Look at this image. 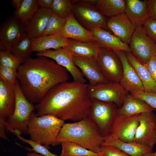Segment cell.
Segmentation results:
<instances>
[{
	"label": "cell",
	"mask_w": 156,
	"mask_h": 156,
	"mask_svg": "<svg viewBox=\"0 0 156 156\" xmlns=\"http://www.w3.org/2000/svg\"><path fill=\"white\" fill-rule=\"evenodd\" d=\"M88 87L86 83L74 81L57 84L35 106L37 116L51 114L73 122L88 117L92 104Z\"/></svg>",
	"instance_id": "cell-1"
},
{
	"label": "cell",
	"mask_w": 156,
	"mask_h": 156,
	"mask_svg": "<svg viewBox=\"0 0 156 156\" xmlns=\"http://www.w3.org/2000/svg\"><path fill=\"white\" fill-rule=\"evenodd\" d=\"M21 89L31 103H38L53 87L67 81L68 71L53 60L44 56L31 57L17 70Z\"/></svg>",
	"instance_id": "cell-2"
},
{
	"label": "cell",
	"mask_w": 156,
	"mask_h": 156,
	"mask_svg": "<svg viewBox=\"0 0 156 156\" xmlns=\"http://www.w3.org/2000/svg\"><path fill=\"white\" fill-rule=\"evenodd\" d=\"M104 137L93 121L88 116L80 120L64 123L57 140L58 144L64 142L76 143L96 153L102 152Z\"/></svg>",
	"instance_id": "cell-3"
},
{
	"label": "cell",
	"mask_w": 156,
	"mask_h": 156,
	"mask_svg": "<svg viewBox=\"0 0 156 156\" xmlns=\"http://www.w3.org/2000/svg\"><path fill=\"white\" fill-rule=\"evenodd\" d=\"M64 121L51 114L37 116L33 112L29 118L27 134L31 140L47 148L58 145L57 140Z\"/></svg>",
	"instance_id": "cell-4"
},
{
	"label": "cell",
	"mask_w": 156,
	"mask_h": 156,
	"mask_svg": "<svg viewBox=\"0 0 156 156\" xmlns=\"http://www.w3.org/2000/svg\"><path fill=\"white\" fill-rule=\"evenodd\" d=\"M16 103L12 115L5 122V130L16 135L27 133L29 118L35 109L33 104L27 99L22 91L18 82L14 85Z\"/></svg>",
	"instance_id": "cell-5"
},
{
	"label": "cell",
	"mask_w": 156,
	"mask_h": 156,
	"mask_svg": "<svg viewBox=\"0 0 156 156\" xmlns=\"http://www.w3.org/2000/svg\"><path fill=\"white\" fill-rule=\"evenodd\" d=\"M96 1L74 0L73 14L78 22L88 31H91L95 28L99 27L110 32L107 26L109 18L104 16L98 10L95 5Z\"/></svg>",
	"instance_id": "cell-6"
},
{
	"label": "cell",
	"mask_w": 156,
	"mask_h": 156,
	"mask_svg": "<svg viewBox=\"0 0 156 156\" xmlns=\"http://www.w3.org/2000/svg\"><path fill=\"white\" fill-rule=\"evenodd\" d=\"M91 99V106L88 115L102 135L110 134L114 120L118 115V107L115 104Z\"/></svg>",
	"instance_id": "cell-7"
},
{
	"label": "cell",
	"mask_w": 156,
	"mask_h": 156,
	"mask_svg": "<svg viewBox=\"0 0 156 156\" xmlns=\"http://www.w3.org/2000/svg\"><path fill=\"white\" fill-rule=\"evenodd\" d=\"M88 92L91 99L113 103L120 108L128 92L119 83L108 82L94 86L88 85Z\"/></svg>",
	"instance_id": "cell-8"
},
{
	"label": "cell",
	"mask_w": 156,
	"mask_h": 156,
	"mask_svg": "<svg viewBox=\"0 0 156 156\" xmlns=\"http://www.w3.org/2000/svg\"><path fill=\"white\" fill-rule=\"evenodd\" d=\"M96 61L108 82L120 83L123 73L121 60L114 51L101 47Z\"/></svg>",
	"instance_id": "cell-9"
},
{
	"label": "cell",
	"mask_w": 156,
	"mask_h": 156,
	"mask_svg": "<svg viewBox=\"0 0 156 156\" xmlns=\"http://www.w3.org/2000/svg\"><path fill=\"white\" fill-rule=\"evenodd\" d=\"M129 45L131 52L143 64L156 56V44L146 34L142 26L137 27Z\"/></svg>",
	"instance_id": "cell-10"
},
{
	"label": "cell",
	"mask_w": 156,
	"mask_h": 156,
	"mask_svg": "<svg viewBox=\"0 0 156 156\" xmlns=\"http://www.w3.org/2000/svg\"><path fill=\"white\" fill-rule=\"evenodd\" d=\"M15 103L14 86L0 77V137L6 140V121L12 115Z\"/></svg>",
	"instance_id": "cell-11"
},
{
	"label": "cell",
	"mask_w": 156,
	"mask_h": 156,
	"mask_svg": "<svg viewBox=\"0 0 156 156\" xmlns=\"http://www.w3.org/2000/svg\"><path fill=\"white\" fill-rule=\"evenodd\" d=\"M140 114L131 116L117 115L112 126L110 135L127 142H135Z\"/></svg>",
	"instance_id": "cell-12"
},
{
	"label": "cell",
	"mask_w": 156,
	"mask_h": 156,
	"mask_svg": "<svg viewBox=\"0 0 156 156\" xmlns=\"http://www.w3.org/2000/svg\"><path fill=\"white\" fill-rule=\"evenodd\" d=\"M25 26L14 16L9 18L0 28V50L11 51L15 44L26 34Z\"/></svg>",
	"instance_id": "cell-13"
},
{
	"label": "cell",
	"mask_w": 156,
	"mask_h": 156,
	"mask_svg": "<svg viewBox=\"0 0 156 156\" xmlns=\"http://www.w3.org/2000/svg\"><path fill=\"white\" fill-rule=\"evenodd\" d=\"M135 142L153 148L156 143V115L153 111L140 114Z\"/></svg>",
	"instance_id": "cell-14"
},
{
	"label": "cell",
	"mask_w": 156,
	"mask_h": 156,
	"mask_svg": "<svg viewBox=\"0 0 156 156\" xmlns=\"http://www.w3.org/2000/svg\"><path fill=\"white\" fill-rule=\"evenodd\" d=\"M36 55L37 56H44L53 60L66 69L71 75L73 81L86 83V79L74 63L73 55L65 47L47 50L37 53Z\"/></svg>",
	"instance_id": "cell-15"
},
{
	"label": "cell",
	"mask_w": 156,
	"mask_h": 156,
	"mask_svg": "<svg viewBox=\"0 0 156 156\" xmlns=\"http://www.w3.org/2000/svg\"><path fill=\"white\" fill-rule=\"evenodd\" d=\"M107 26L112 33L129 45L137 27L125 13L109 18Z\"/></svg>",
	"instance_id": "cell-16"
},
{
	"label": "cell",
	"mask_w": 156,
	"mask_h": 156,
	"mask_svg": "<svg viewBox=\"0 0 156 156\" xmlns=\"http://www.w3.org/2000/svg\"><path fill=\"white\" fill-rule=\"evenodd\" d=\"M120 59L123 73L120 84L128 92L144 91L143 84L135 70L129 62L126 52L119 50L115 52Z\"/></svg>",
	"instance_id": "cell-17"
},
{
	"label": "cell",
	"mask_w": 156,
	"mask_h": 156,
	"mask_svg": "<svg viewBox=\"0 0 156 156\" xmlns=\"http://www.w3.org/2000/svg\"><path fill=\"white\" fill-rule=\"evenodd\" d=\"M75 65L88 81L90 86L108 82L103 75L96 60L85 59L73 55Z\"/></svg>",
	"instance_id": "cell-18"
},
{
	"label": "cell",
	"mask_w": 156,
	"mask_h": 156,
	"mask_svg": "<svg viewBox=\"0 0 156 156\" xmlns=\"http://www.w3.org/2000/svg\"><path fill=\"white\" fill-rule=\"evenodd\" d=\"M58 34L64 37L79 42H96L92 32L81 25L73 14L67 18L65 25Z\"/></svg>",
	"instance_id": "cell-19"
},
{
	"label": "cell",
	"mask_w": 156,
	"mask_h": 156,
	"mask_svg": "<svg viewBox=\"0 0 156 156\" xmlns=\"http://www.w3.org/2000/svg\"><path fill=\"white\" fill-rule=\"evenodd\" d=\"M90 31L101 47L114 52L121 50L126 52H131L129 45L123 42L110 32L99 27L95 28Z\"/></svg>",
	"instance_id": "cell-20"
},
{
	"label": "cell",
	"mask_w": 156,
	"mask_h": 156,
	"mask_svg": "<svg viewBox=\"0 0 156 156\" xmlns=\"http://www.w3.org/2000/svg\"><path fill=\"white\" fill-rule=\"evenodd\" d=\"M66 48L73 56L96 60L101 47L96 42H83L68 38Z\"/></svg>",
	"instance_id": "cell-21"
},
{
	"label": "cell",
	"mask_w": 156,
	"mask_h": 156,
	"mask_svg": "<svg viewBox=\"0 0 156 156\" xmlns=\"http://www.w3.org/2000/svg\"><path fill=\"white\" fill-rule=\"evenodd\" d=\"M52 13L50 9L40 8L25 26L26 34L32 39L41 36Z\"/></svg>",
	"instance_id": "cell-22"
},
{
	"label": "cell",
	"mask_w": 156,
	"mask_h": 156,
	"mask_svg": "<svg viewBox=\"0 0 156 156\" xmlns=\"http://www.w3.org/2000/svg\"><path fill=\"white\" fill-rule=\"evenodd\" d=\"M68 39L59 34L40 36L32 39V51L38 53L64 47L67 45Z\"/></svg>",
	"instance_id": "cell-23"
},
{
	"label": "cell",
	"mask_w": 156,
	"mask_h": 156,
	"mask_svg": "<svg viewBox=\"0 0 156 156\" xmlns=\"http://www.w3.org/2000/svg\"><path fill=\"white\" fill-rule=\"evenodd\" d=\"M111 145L117 147L131 156H142L153 152V148L134 142L129 143L121 141L110 135L104 137L102 146Z\"/></svg>",
	"instance_id": "cell-24"
},
{
	"label": "cell",
	"mask_w": 156,
	"mask_h": 156,
	"mask_svg": "<svg viewBox=\"0 0 156 156\" xmlns=\"http://www.w3.org/2000/svg\"><path fill=\"white\" fill-rule=\"evenodd\" d=\"M153 108L143 100L127 94L122 106L118 108V115H134L145 112L153 111Z\"/></svg>",
	"instance_id": "cell-25"
},
{
	"label": "cell",
	"mask_w": 156,
	"mask_h": 156,
	"mask_svg": "<svg viewBox=\"0 0 156 156\" xmlns=\"http://www.w3.org/2000/svg\"><path fill=\"white\" fill-rule=\"evenodd\" d=\"M125 52L129 62L135 70L143 84L144 91L156 93V82L152 77L145 64L139 61L131 52Z\"/></svg>",
	"instance_id": "cell-26"
},
{
	"label": "cell",
	"mask_w": 156,
	"mask_h": 156,
	"mask_svg": "<svg viewBox=\"0 0 156 156\" xmlns=\"http://www.w3.org/2000/svg\"><path fill=\"white\" fill-rule=\"evenodd\" d=\"M125 13L137 27L142 26L148 18L146 0H126Z\"/></svg>",
	"instance_id": "cell-27"
},
{
	"label": "cell",
	"mask_w": 156,
	"mask_h": 156,
	"mask_svg": "<svg viewBox=\"0 0 156 156\" xmlns=\"http://www.w3.org/2000/svg\"><path fill=\"white\" fill-rule=\"evenodd\" d=\"M95 5L105 16L110 18L125 12L124 0H96Z\"/></svg>",
	"instance_id": "cell-28"
},
{
	"label": "cell",
	"mask_w": 156,
	"mask_h": 156,
	"mask_svg": "<svg viewBox=\"0 0 156 156\" xmlns=\"http://www.w3.org/2000/svg\"><path fill=\"white\" fill-rule=\"evenodd\" d=\"M39 8L37 0H22L14 10V16L26 26Z\"/></svg>",
	"instance_id": "cell-29"
},
{
	"label": "cell",
	"mask_w": 156,
	"mask_h": 156,
	"mask_svg": "<svg viewBox=\"0 0 156 156\" xmlns=\"http://www.w3.org/2000/svg\"><path fill=\"white\" fill-rule=\"evenodd\" d=\"M32 39L26 33L12 47L11 52L22 64L30 57Z\"/></svg>",
	"instance_id": "cell-30"
},
{
	"label": "cell",
	"mask_w": 156,
	"mask_h": 156,
	"mask_svg": "<svg viewBox=\"0 0 156 156\" xmlns=\"http://www.w3.org/2000/svg\"><path fill=\"white\" fill-rule=\"evenodd\" d=\"M60 156H102V152L96 153L76 143L64 142L61 143Z\"/></svg>",
	"instance_id": "cell-31"
},
{
	"label": "cell",
	"mask_w": 156,
	"mask_h": 156,
	"mask_svg": "<svg viewBox=\"0 0 156 156\" xmlns=\"http://www.w3.org/2000/svg\"><path fill=\"white\" fill-rule=\"evenodd\" d=\"M74 1L71 0H53L50 9L57 15L67 19L73 14Z\"/></svg>",
	"instance_id": "cell-32"
},
{
	"label": "cell",
	"mask_w": 156,
	"mask_h": 156,
	"mask_svg": "<svg viewBox=\"0 0 156 156\" xmlns=\"http://www.w3.org/2000/svg\"><path fill=\"white\" fill-rule=\"evenodd\" d=\"M66 20L53 13L45 30L41 36L58 34L65 25Z\"/></svg>",
	"instance_id": "cell-33"
},
{
	"label": "cell",
	"mask_w": 156,
	"mask_h": 156,
	"mask_svg": "<svg viewBox=\"0 0 156 156\" xmlns=\"http://www.w3.org/2000/svg\"><path fill=\"white\" fill-rule=\"evenodd\" d=\"M21 64L11 51L0 50V65L17 70Z\"/></svg>",
	"instance_id": "cell-34"
},
{
	"label": "cell",
	"mask_w": 156,
	"mask_h": 156,
	"mask_svg": "<svg viewBox=\"0 0 156 156\" xmlns=\"http://www.w3.org/2000/svg\"><path fill=\"white\" fill-rule=\"evenodd\" d=\"M18 138L23 142L29 144L32 148V150L44 156H60L55 155L49 151V148L42 145L34 141L31 140L26 139L21 135H15Z\"/></svg>",
	"instance_id": "cell-35"
},
{
	"label": "cell",
	"mask_w": 156,
	"mask_h": 156,
	"mask_svg": "<svg viewBox=\"0 0 156 156\" xmlns=\"http://www.w3.org/2000/svg\"><path fill=\"white\" fill-rule=\"evenodd\" d=\"M130 94L134 96L143 100L153 108L156 109V93L140 91L131 92Z\"/></svg>",
	"instance_id": "cell-36"
},
{
	"label": "cell",
	"mask_w": 156,
	"mask_h": 156,
	"mask_svg": "<svg viewBox=\"0 0 156 156\" xmlns=\"http://www.w3.org/2000/svg\"><path fill=\"white\" fill-rule=\"evenodd\" d=\"M17 70L0 65V77L14 86L17 81Z\"/></svg>",
	"instance_id": "cell-37"
},
{
	"label": "cell",
	"mask_w": 156,
	"mask_h": 156,
	"mask_svg": "<svg viewBox=\"0 0 156 156\" xmlns=\"http://www.w3.org/2000/svg\"><path fill=\"white\" fill-rule=\"evenodd\" d=\"M142 27L148 36L156 44V20L148 18Z\"/></svg>",
	"instance_id": "cell-38"
},
{
	"label": "cell",
	"mask_w": 156,
	"mask_h": 156,
	"mask_svg": "<svg viewBox=\"0 0 156 156\" xmlns=\"http://www.w3.org/2000/svg\"><path fill=\"white\" fill-rule=\"evenodd\" d=\"M102 156H131L117 147L111 145L101 146Z\"/></svg>",
	"instance_id": "cell-39"
},
{
	"label": "cell",
	"mask_w": 156,
	"mask_h": 156,
	"mask_svg": "<svg viewBox=\"0 0 156 156\" xmlns=\"http://www.w3.org/2000/svg\"><path fill=\"white\" fill-rule=\"evenodd\" d=\"M148 18L156 20V0H146Z\"/></svg>",
	"instance_id": "cell-40"
},
{
	"label": "cell",
	"mask_w": 156,
	"mask_h": 156,
	"mask_svg": "<svg viewBox=\"0 0 156 156\" xmlns=\"http://www.w3.org/2000/svg\"><path fill=\"white\" fill-rule=\"evenodd\" d=\"M145 64L152 77L156 82V56L152 57Z\"/></svg>",
	"instance_id": "cell-41"
},
{
	"label": "cell",
	"mask_w": 156,
	"mask_h": 156,
	"mask_svg": "<svg viewBox=\"0 0 156 156\" xmlns=\"http://www.w3.org/2000/svg\"><path fill=\"white\" fill-rule=\"evenodd\" d=\"M40 8L50 9L53 0H37Z\"/></svg>",
	"instance_id": "cell-42"
},
{
	"label": "cell",
	"mask_w": 156,
	"mask_h": 156,
	"mask_svg": "<svg viewBox=\"0 0 156 156\" xmlns=\"http://www.w3.org/2000/svg\"><path fill=\"white\" fill-rule=\"evenodd\" d=\"M22 1V0H12L11 1V4L16 9L20 6Z\"/></svg>",
	"instance_id": "cell-43"
},
{
	"label": "cell",
	"mask_w": 156,
	"mask_h": 156,
	"mask_svg": "<svg viewBox=\"0 0 156 156\" xmlns=\"http://www.w3.org/2000/svg\"><path fill=\"white\" fill-rule=\"evenodd\" d=\"M26 156H44L38 153L35 152L29 153L27 154Z\"/></svg>",
	"instance_id": "cell-44"
},
{
	"label": "cell",
	"mask_w": 156,
	"mask_h": 156,
	"mask_svg": "<svg viewBox=\"0 0 156 156\" xmlns=\"http://www.w3.org/2000/svg\"><path fill=\"white\" fill-rule=\"evenodd\" d=\"M153 153V152L148 153L143 155L142 156H154Z\"/></svg>",
	"instance_id": "cell-45"
},
{
	"label": "cell",
	"mask_w": 156,
	"mask_h": 156,
	"mask_svg": "<svg viewBox=\"0 0 156 156\" xmlns=\"http://www.w3.org/2000/svg\"><path fill=\"white\" fill-rule=\"evenodd\" d=\"M153 155L154 156H156V151L153 153Z\"/></svg>",
	"instance_id": "cell-46"
}]
</instances>
